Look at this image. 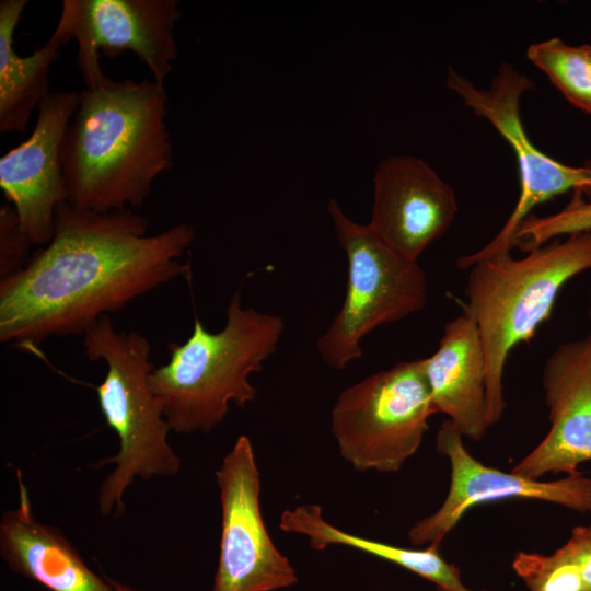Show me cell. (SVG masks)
<instances>
[{"label": "cell", "instance_id": "6da1fadb", "mask_svg": "<svg viewBox=\"0 0 591 591\" xmlns=\"http://www.w3.org/2000/svg\"><path fill=\"white\" fill-rule=\"evenodd\" d=\"M132 209L93 211L62 202L54 233L19 273L0 279V341L36 347L83 335L103 316L189 270L179 262L194 229L149 234Z\"/></svg>", "mask_w": 591, "mask_h": 591}, {"label": "cell", "instance_id": "7a4b0ae2", "mask_svg": "<svg viewBox=\"0 0 591 591\" xmlns=\"http://www.w3.org/2000/svg\"><path fill=\"white\" fill-rule=\"evenodd\" d=\"M166 114L164 84L153 79L85 86L61 148L67 202L100 212L142 205L173 164Z\"/></svg>", "mask_w": 591, "mask_h": 591}, {"label": "cell", "instance_id": "3957f363", "mask_svg": "<svg viewBox=\"0 0 591 591\" xmlns=\"http://www.w3.org/2000/svg\"><path fill=\"white\" fill-rule=\"evenodd\" d=\"M283 329L280 316L244 308L240 291L219 332L208 331L195 316L190 336L170 344V360L150 374L171 431L208 433L225 419L232 403L241 408L252 403L257 389L250 378L276 351Z\"/></svg>", "mask_w": 591, "mask_h": 591}, {"label": "cell", "instance_id": "277c9868", "mask_svg": "<svg viewBox=\"0 0 591 591\" xmlns=\"http://www.w3.org/2000/svg\"><path fill=\"white\" fill-rule=\"evenodd\" d=\"M465 288V314L484 346L491 425L503 413L502 376L511 350L534 337L563 287L591 270V232L553 240L514 259L503 253L474 262Z\"/></svg>", "mask_w": 591, "mask_h": 591}, {"label": "cell", "instance_id": "5b68a950", "mask_svg": "<svg viewBox=\"0 0 591 591\" xmlns=\"http://www.w3.org/2000/svg\"><path fill=\"white\" fill-rule=\"evenodd\" d=\"M82 336L85 356L106 364L96 393L105 421L119 442L118 452L97 464L115 465L97 496L100 512L108 515L124 510V495L136 478L174 476L182 462L167 441L171 428L150 386L154 368L148 338L137 332L116 331L109 315Z\"/></svg>", "mask_w": 591, "mask_h": 591}, {"label": "cell", "instance_id": "8992f818", "mask_svg": "<svg viewBox=\"0 0 591 591\" xmlns=\"http://www.w3.org/2000/svg\"><path fill=\"white\" fill-rule=\"evenodd\" d=\"M327 210L347 257L348 277L341 308L316 349L326 366L343 370L362 356L361 341L369 333L425 308L428 282L418 262L392 250L369 224L352 221L335 199Z\"/></svg>", "mask_w": 591, "mask_h": 591}, {"label": "cell", "instance_id": "52a82bcc", "mask_svg": "<svg viewBox=\"0 0 591 591\" xmlns=\"http://www.w3.org/2000/svg\"><path fill=\"white\" fill-rule=\"evenodd\" d=\"M433 414L421 358L345 389L332 409L331 432L355 470L395 473L419 449Z\"/></svg>", "mask_w": 591, "mask_h": 591}, {"label": "cell", "instance_id": "ba28073f", "mask_svg": "<svg viewBox=\"0 0 591 591\" xmlns=\"http://www.w3.org/2000/svg\"><path fill=\"white\" fill-rule=\"evenodd\" d=\"M445 84L509 143L520 172V196L500 232L482 250L457 259V266L467 269L482 258L510 253L513 231L536 206L571 189L591 197V169L564 164L533 144L521 120L520 101L534 82L510 63L499 67L488 88H477L451 67Z\"/></svg>", "mask_w": 591, "mask_h": 591}, {"label": "cell", "instance_id": "9c48e42d", "mask_svg": "<svg viewBox=\"0 0 591 591\" xmlns=\"http://www.w3.org/2000/svg\"><path fill=\"white\" fill-rule=\"evenodd\" d=\"M215 478L221 534L211 591H276L294 586L297 571L274 544L263 519L260 474L246 436H239Z\"/></svg>", "mask_w": 591, "mask_h": 591}, {"label": "cell", "instance_id": "30bf717a", "mask_svg": "<svg viewBox=\"0 0 591 591\" xmlns=\"http://www.w3.org/2000/svg\"><path fill=\"white\" fill-rule=\"evenodd\" d=\"M181 15L176 0H65L58 23L78 44L85 86L107 78L101 53L113 58L125 50L164 84L178 55L174 31Z\"/></svg>", "mask_w": 591, "mask_h": 591}, {"label": "cell", "instance_id": "8fae6325", "mask_svg": "<svg viewBox=\"0 0 591 591\" xmlns=\"http://www.w3.org/2000/svg\"><path fill=\"white\" fill-rule=\"evenodd\" d=\"M436 449L449 459L450 487L440 508L409 529L408 540L415 546L439 547L470 509L485 502L532 499L591 513V476L581 472L544 482L487 466L468 453L463 436L449 419L438 430Z\"/></svg>", "mask_w": 591, "mask_h": 591}, {"label": "cell", "instance_id": "7c38bea8", "mask_svg": "<svg viewBox=\"0 0 591 591\" xmlns=\"http://www.w3.org/2000/svg\"><path fill=\"white\" fill-rule=\"evenodd\" d=\"M80 92H50L37 108L31 136L0 159V187L32 245L50 241L57 208L67 201L61 148Z\"/></svg>", "mask_w": 591, "mask_h": 591}, {"label": "cell", "instance_id": "4fadbf2b", "mask_svg": "<svg viewBox=\"0 0 591 591\" xmlns=\"http://www.w3.org/2000/svg\"><path fill=\"white\" fill-rule=\"evenodd\" d=\"M456 211L453 188L422 159L392 155L376 166L368 224L403 257L418 262L448 231Z\"/></svg>", "mask_w": 591, "mask_h": 591}, {"label": "cell", "instance_id": "5bb4252c", "mask_svg": "<svg viewBox=\"0 0 591 591\" xmlns=\"http://www.w3.org/2000/svg\"><path fill=\"white\" fill-rule=\"evenodd\" d=\"M549 430L511 472L540 479L548 473H580L591 461V340L559 345L543 369Z\"/></svg>", "mask_w": 591, "mask_h": 591}, {"label": "cell", "instance_id": "9a60e30c", "mask_svg": "<svg viewBox=\"0 0 591 591\" xmlns=\"http://www.w3.org/2000/svg\"><path fill=\"white\" fill-rule=\"evenodd\" d=\"M424 368L434 414H445L463 437L480 440L491 426L486 357L468 315L445 324L438 349L424 358Z\"/></svg>", "mask_w": 591, "mask_h": 591}, {"label": "cell", "instance_id": "2e32d148", "mask_svg": "<svg viewBox=\"0 0 591 591\" xmlns=\"http://www.w3.org/2000/svg\"><path fill=\"white\" fill-rule=\"evenodd\" d=\"M16 477L19 503L0 521V555L8 568L50 591H115L58 528L36 519L20 471Z\"/></svg>", "mask_w": 591, "mask_h": 591}, {"label": "cell", "instance_id": "e0dca14e", "mask_svg": "<svg viewBox=\"0 0 591 591\" xmlns=\"http://www.w3.org/2000/svg\"><path fill=\"white\" fill-rule=\"evenodd\" d=\"M26 0L0 2V131L25 132L30 118L50 93L49 73L60 48L71 40L61 24L31 55L19 56L14 33Z\"/></svg>", "mask_w": 591, "mask_h": 591}, {"label": "cell", "instance_id": "ac0fdd59", "mask_svg": "<svg viewBox=\"0 0 591 591\" xmlns=\"http://www.w3.org/2000/svg\"><path fill=\"white\" fill-rule=\"evenodd\" d=\"M279 528L286 533L305 536L314 551L343 545L379 557L432 582L438 591L468 589L461 580L460 569L444 560L438 546L410 549L345 532L325 520L318 505H301L285 510L280 515Z\"/></svg>", "mask_w": 591, "mask_h": 591}, {"label": "cell", "instance_id": "d6986e66", "mask_svg": "<svg viewBox=\"0 0 591 591\" xmlns=\"http://www.w3.org/2000/svg\"><path fill=\"white\" fill-rule=\"evenodd\" d=\"M526 56L571 104L591 114V46L549 38L530 45Z\"/></svg>", "mask_w": 591, "mask_h": 591}, {"label": "cell", "instance_id": "ffe728a7", "mask_svg": "<svg viewBox=\"0 0 591 591\" xmlns=\"http://www.w3.org/2000/svg\"><path fill=\"white\" fill-rule=\"evenodd\" d=\"M573 192L570 201L560 211L538 217L529 215L515 228L510 240L511 247L528 253L561 235L591 232V202Z\"/></svg>", "mask_w": 591, "mask_h": 591}, {"label": "cell", "instance_id": "44dd1931", "mask_svg": "<svg viewBox=\"0 0 591 591\" xmlns=\"http://www.w3.org/2000/svg\"><path fill=\"white\" fill-rule=\"evenodd\" d=\"M512 569L530 591H584L579 568L565 544L551 555L520 551Z\"/></svg>", "mask_w": 591, "mask_h": 591}, {"label": "cell", "instance_id": "7402d4cb", "mask_svg": "<svg viewBox=\"0 0 591 591\" xmlns=\"http://www.w3.org/2000/svg\"><path fill=\"white\" fill-rule=\"evenodd\" d=\"M32 243L23 232L14 208L0 207V279L22 270L30 262Z\"/></svg>", "mask_w": 591, "mask_h": 591}, {"label": "cell", "instance_id": "603a6c76", "mask_svg": "<svg viewBox=\"0 0 591 591\" xmlns=\"http://www.w3.org/2000/svg\"><path fill=\"white\" fill-rule=\"evenodd\" d=\"M565 545L579 568L584 591H591V525L573 528Z\"/></svg>", "mask_w": 591, "mask_h": 591}, {"label": "cell", "instance_id": "cb8c5ba5", "mask_svg": "<svg viewBox=\"0 0 591 591\" xmlns=\"http://www.w3.org/2000/svg\"><path fill=\"white\" fill-rule=\"evenodd\" d=\"M111 582L115 589V591H139L138 589L129 586V584H126V583H123V582H119V581H116V580H112L111 579Z\"/></svg>", "mask_w": 591, "mask_h": 591}, {"label": "cell", "instance_id": "d4e9b609", "mask_svg": "<svg viewBox=\"0 0 591 591\" xmlns=\"http://www.w3.org/2000/svg\"><path fill=\"white\" fill-rule=\"evenodd\" d=\"M589 317L591 318V290H590V309H589ZM589 338L591 340V334L589 335Z\"/></svg>", "mask_w": 591, "mask_h": 591}, {"label": "cell", "instance_id": "484cf974", "mask_svg": "<svg viewBox=\"0 0 591 591\" xmlns=\"http://www.w3.org/2000/svg\"><path fill=\"white\" fill-rule=\"evenodd\" d=\"M466 591H472V590L467 589ZM482 591H485V590H482Z\"/></svg>", "mask_w": 591, "mask_h": 591}]
</instances>
